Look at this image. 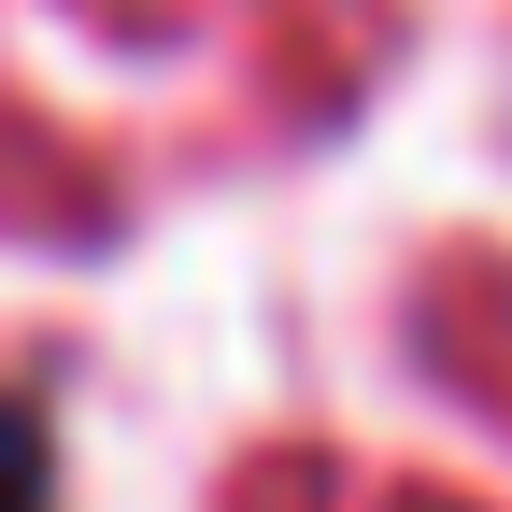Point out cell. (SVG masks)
<instances>
[{
  "mask_svg": "<svg viewBox=\"0 0 512 512\" xmlns=\"http://www.w3.org/2000/svg\"><path fill=\"white\" fill-rule=\"evenodd\" d=\"M57 498V413L0 384V512H43Z\"/></svg>",
  "mask_w": 512,
  "mask_h": 512,
  "instance_id": "cell-1",
  "label": "cell"
}]
</instances>
